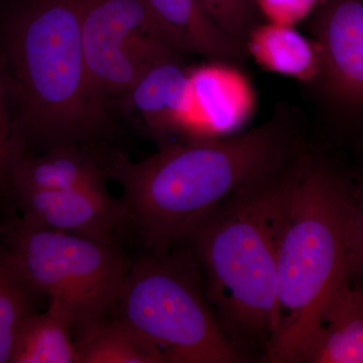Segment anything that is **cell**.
<instances>
[{"label":"cell","instance_id":"obj_8","mask_svg":"<svg viewBox=\"0 0 363 363\" xmlns=\"http://www.w3.org/2000/svg\"><path fill=\"white\" fill-rule=\"evenodd\" d=\"M329 104L363 128V0H321L312 21Z\"/></svg>","mask_w":363,"mask_h":363},{"label":"cell","instance_id":"obj_16","mask_svg":"<svg viewBox=\"0 0 363 363\" xmlns=\"http://www.w3.org/2000/svg\"><path fill=\"white\" fill-rule=\"evenodd\" d=\"M40 296L0 247V363L9 362L18 331L37 313Z\"/></svg>","mask_w":363,"mask_h":363},{"label":"cell","instance_id":"obj_3","mask_svg":"<svg viewBox=\"0 0 363 363\" xmlns=\"http://www.w3.org/2000/svg\"><path fill=\"white\" fill-rule=\"evenodd\" d=\"M302 152L241 188L183 242L199 262L222 329L245 354L266 350L276 329L281 209Z\"/></svg>","mask_w":363,"mask_h":363},{"label":"cell","instance_id":"obj_21","mask_svg":"<svg viewBox=\"0 0 363 363\" xmlns=\"http://www.w3.org/2000/svg\"><path fill=\"white\" fill-rule=\"evenodd\" d=\"M351 276L363 283V174L353 184L350 221Z\"/></svg>","mask_w":363,"mask_h":363},{"label":"cell","instance_id":"obj_18","mask_svg":"<svg viewBox=\"0 0 363 363\" xmlns=\"http://www.w3.org/2000/svg\"><path fill=\"white\" fill-rule=\"evenodd\" d=\"M211 20L226 35L245 45L250 32L259 23L255 20L253 0H199Z\"/></svg>","mask_w":363,"mask_h":363},{"label":"cell","instance_id":"obj_13","mask_svg":"<svg viewBox=\"0 0 363 363\" xmlns=\"http://www.w3.org/2000/svg\"><path fill=\"white\" fill-rule=\"evenodd\" d=\"M147 1L182 54L193 52L233 65L245 58V45L226 35L208 16L199 0Z\"/></svg>","mask_w":363,"mask_h":363},{"label":"cell","instance_id":"obj_9","mask_svg":"<svg viewBox=\"0 0 363 363\" xmlns=\"http://www.w3.org/2000/svg\"><path fill=\"white\" fill-rule=\"evenodd\" d=\"M21 217L33 225L107 242L128 224L123 199L107 188L13 192Z\"/></svg>","mask_w":363,"mask_h":363},{"label":"cell","instance_id":"obj_14","mask_svg":"<svg viewBox=\"0 0 363 363\" xmlns=\"http://www.w3.org/2000/svg\"><path fill=\"white\" fill-rule=\"evenodd\" d=\"M245 49L267 71L317 83L321 60L316 42L308 40L294 26L259 23L248 35Z\"/></svg>","mask_w":363,"mask_h":363},{"label":"cell","instance_id":"obj_19","mask_svg":"<svg viewBox=\"0 0 363 363\" xmlns=\"http://www.w3.org/2000/svg\"><path fill=\"white\" fill-rule=\"evenodd\" d=\"M9 81L0 58V194L11 190V172L16 156L13 118L9 116Z\"/></svg>","mask_w":363,"mask_h":363},{"label":"cell","instance_id":"obj_11","mask_svg":"<svg viewBox=\"0 0 363 363\" xmlns=\"http://www.w3.org/2000/svg\"><path fill=\"white\" fill-rule=\"evenodd\" d=\"M296 363H363V283L352 276L332 293Z\"/></svg>","mask_w":363,"mask_h":363},{"label":"cell","instance_id":"obj_6","mask_svg":"<svg viewBox=\"0 0 363 363\" xmlns=\"http://www.w3.org/2000/svg\"><path fill=\"white\" fill-rule=\"evenodd\" d=\"M0 238L28 283L68 313L78 346L108 323L131 267L116 242L33 225L21 216L0 225Z\"/></svg>","mask_w":363,"mask_h":363},{"label":"cell","instance_id":"obj_15","mask_svg":"<svg viewBox=\"0 0 363 363\" xmlns=\"http://www.w3.org/2000/svg\"><path fill=\"white\" fill-rule=\"evenodd\" d=\"M73 328L66 310L54 300L21 326L9 363H76L80 352L73 342Z\"/></svg>","mask_w":363,"mask_h":363},{"label":"cell","instance_id":"obj_1","mask_svg":"<svg viewBox=\"0 0 363 363\" xmlns=\"http://www.w3.org/2000/svg\"><path fill=\"white\" fill-rule=\"evenodd\" d=\"M301 150L290 124L274 119L238 135L172 143L140 162L118 155L106 162V173L123 188L128 224L150 253L162 255L241 188Z\"/></svg>","mask_w":363,"mask_h":363},{"label":"cell","instance_id":"obj_4","mask_svg":"<svg viewBox=\"0 0 363 363\" xmlns=\"http://www.w3.org/2000/svg\"><path fill=\"white\" fill-rule=\"evenodd\" d=\"M353 183L303 150L286 192L278 238V315L267 362L293 363L332 293L350 276Z\"/></svg>","mask_w":363,"mask_h":363},{"label":"cell","instance_id":"obj_17","mask_svg":"<svg viewBox=\"0 0 363 363\" xmlns=\"http://www.w3.org/2000/svg\"><path fill=\"white\" fill-rule=\"evenodd\" d=\"M78 348L80 363H164L156 348L117 319L105 324Z\"/></svg>","mask_w":363,"mask_h":363},{"label":"cell","instance_id":"obj_10","mask_svg":"<svg viewBox=\"0 0 363 363\" xmlns=\"http://www.w3.org/2000/svg\"><path fill=\"white\" fill-rule=\"evenodd\" d=\"M121 99L124 109L159 138H195L197 99L190 68L182 64L181 57L161 60L150 67Z\"/></svg>","mask_w":363,"mask_h":363},{"label":"cell","instance_id":"obj_5","mask_svg":"<svg viewBox=\"0 0 363 363\" xmlns=\"http://www.w3.org/2000/svg\"><path fill=\"white\" fill-rule=\"evenodd\" d=\"M117 320L169 363H236L248 357L228 338L205 291L194 255L173 250L131 262ZM114 310V311H116Z\"/></svg>","mask_w":363,"mask_h":363},{"label":"cell","instance_id":"obj_7","mask_svg":"<svg viewBox=\"0 0 363 363\" xmlns=\"http://www.w3.org/2000/svg\"><path fill=\"white\" fill-rule=\"evenodd\" d=\"M82 43L91 85L105 104L157 62L183 55L147 0H84Z\"/></svg>","mask_w":363,"mask_h":363},{"label":"cell","instance_id":"obj_20","mask_svg":"<svg viewBox=\"0 0 363 363\" xmlns=\"http://www.w3.org/2000/svg\"><path fill=\"white\" fill-rule=\"evenodd\" d=\"M321 0H253L267 23L294 26L316 11Z\"/></svg>","mask_w":363,"mask_h":363},{"label":"cell","instance_id":"obj_12","mask_svg":"<svg viewBox=\"0 0 363 363\" xmlns=\"http://www.w3.org/2000/svg\"><path fill=\"white\" fill-rule=\"evenodd\" d=\"M107 181L106 164L81 145L68 143L18 155L11 168L9 192L106 188Z\"/></svg>","mask_w":363,"mask_h":363},{"label":"cell","instance_id":"obj_2","mask_svg":"<svg viewBox=\"0 0 363 363\" xmlns=\"http://www.w3.org/2000/svg\"><path fill=\"white\" fill-rule=\"evenodd\" d=\"M84 0H16L1 28L0 58L16 105L18 154L82 145L109 128L86 68Z\"/></svg>","mask_w":363,"mask_h":363}]
</instances>
